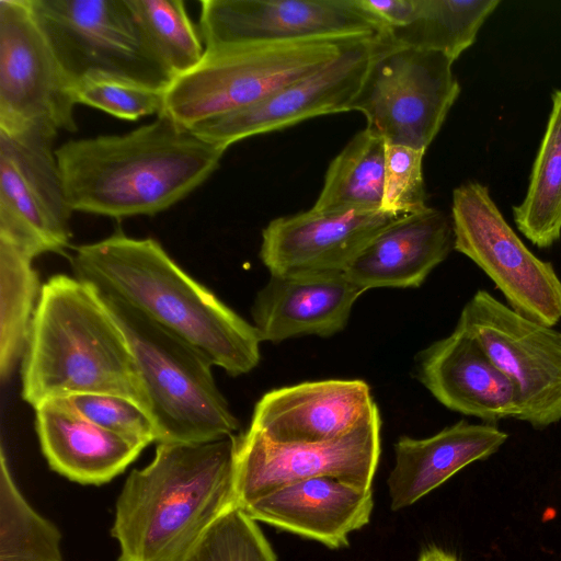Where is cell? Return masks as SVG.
<instances>
[{
    "mask_svg": "<svg viewBox=\"0 0 561 561\" xmlns=\"http://www.w3.org/2000/svg\"><path fill=\"white\" fill-rule=\"evenodd\" d=\"M226 150L160 113L123 135L69 140L56 156L72 211L127 218L184 199L219 168Z\"/></svg>",
    "mask_w": 561,
    "mask_h": 561,
    "instance_id": "1",
    "label": "cell"
},
{
    "mask_svg": "<svg viewBox=\"0 0 561 561\" xmlns=\"http://www.w3.org/2000/svg\"><path fill=\"white\" fill-rule=\"evenodd\" d=\"M454 249L476 263L505 297L508 307L548 327L561 319V279L506 222L478 182L453 192Z\"/></svg>",
    "mask_w": 561,
    "mask_h": 561,
    "instance_id": "9",
    "label": "cell"
},
{
    "mask_svg": "<svg viewBox=\"0 0 561 561\" xmlns=\"http://www.w3.org/2000/svg\"><path fill=\"white\" fill-rule=\"evenodd\" d=\"M363 39V38H362ZM354 39H314L205 51L164 92L162 114L183 127L251 106L333 59Z\"/></svg>",
    "mask_w": 561,
    "mask_h": 561,
    "instance_id": "6",
    "label": "cell"
},
{
    "mask_svg": "<svg viewBox=\"0 0 561 561\" xmlns=\"http://www.w3.org/2000/svg\"><path fill=\"white\" fill-rule=\"evenodd\" d=\"M354 39L310 75L245 108L206 121L191 129L201 138L228 149L248 137L271 133L308 118L351 111L370 62L389 38Z\"/></svg>",
    "mask_w": 561,
    "mask_h": 561,
    "instance_id": "15",
    "label": "cell"
},
{
    "mask_svg": "<svg viewBox=\"0 0 561 561\" xmlns=\"http://www.w3.org/2000/svg\"><path fill=\"white\" fill-rule=\"evenodd\" d=\"M236 435L199 444L157 445L134 469L115 505L111 535L118 561H185L234 500Z\"/></svg>",
    "mask_w": 561,
    "mask_h": 561,
    "instance_id": "3",
    "label": "cell"
},
{
    "mask_svg": "<svg viewBox=\"0 0 561 561\" xmlns=\"http://www.w3.org/2000/svg\"><path fill=\"white\" fill-rule=\"evenodd\" d=\"M144 36L175 79L195 68L205 55L202 37L181 0H129Z\"/></svg>",
    "mask_w": 561,
    "mask_h": 561,
    "instance_id": "29",
    "label": "cell"
},
{
    "mask_svg": "<svg viewBox=\"0 0 561 561\" xmlns=\"http://www.w3.org/2000/svg\"><path fill=\"white\" fill-rule=\"evenodd\" d=\"M94 290L128 343L157 444H199L234 435L240 424L216 385L210 359L125 301Z\"/></svg>",
    "mask_w": 561,
    "mask_h": 561,
    "instance_id": "5",
    "label": "cell"
},
{
    "mask_svg": "<svg viewBox=\"0 0 561 561\" xmlns=\"http://www.w3.org/2000/svg\"><path fill=\"white\" fill-rule=\"evenodd\" d=\"M75 105L28 0H0V131H75Z\"/></svg>",
    "mask_w": 561,
    "mask_h": 561,
    "instance_id": "11",
    "label": "cell"
},
{
    "mask_svg": "<svg viewBox=\"0 0 561 561\" xmlns=\"http://www.w3.org/2000/svg\"><path fill=\"white\" fill-rule=\"evenodd\" d=\"M456 328L483 348L514 383L520 421L545 428L561 421V332L514 311L480 289Z\"/></svg>",
    "mask_w": 561,
    "mask_h": 561,
    "instance_id": "10",
    "label": "cell"
},
{
    "mask_svg": "<svg viewBox=\"0 0 561 561\" xmlns=\"http://www.w3.org/2000/svg\"><path fill=\"white\" fill-rule=\"evenodd\" d=\"M185 561H277V558L256 520L232 504L207 527Z\"/></svg>",
    "mask_w": 561,
    "mask_h": 561,
    "instance_id": "30",
    "label": "cell"
},
{
    "mask_svg": "<svg viewBox=\"0 0 561 561\" xmlns=\"http://www.w3.org/2000/svg\"><path fill=\"white\" fill-rule=\"evenodd\" d=\"M61 533L25 500L0 453V561H62Z\"/></svg>",
    "mask_w": 561,
    "mask_h": 561,
    "instance_id": "28",
    "label": "cell"
},
{
    "mask_svg": "<svg viewBox=\"0 0 561 561\" xmlns=\"http://www.w3.org/2000/svg\"><path fill=\"white\" fill-rule=\"evenodd\" d=\"M75 276L114 296L203 352L230 376L253 370L262 342L248 322L188 275L152 238L116 231L79 245Z\"/></svg>",
    "mask_w": 561,
    "mask_h": 561,
    "instance_id": "2",
    "label": "cell"
},
{
    "mask_svg": "<svg viewBox=\"0 0 561 561\" xmlns=\"http://www.w3.org/2000/svg\"><path fill=\"white\" fill-rule=\"evenodd\" d=\"M205 51L314 39H362L389 30L362 0H203Z\"/></svg>",
    "mask_w": 561,
    "mask_h": 561,
    "instance_id": "13",
    "label": "cell"
},
{
    "mask_svg": "<svg viewBox=\"0 0 561 561\" xmlns=\"http://www.w3.org/2000/svg\"><path fill=\"white\" fill-rule=\"evenodd\" d=\"M33 257L0 240V377L23 357L42 286Z\"/></svg>",
    "mask_w": 561,
    "mask_h": 561,
    "instance_id": "27",
    "label": "cell"
},
{
    "mask_svg": "<svg viewBox=\"0 0 561 561\" xmlns=\"http://www.w3.org/2000/svg\"><path fill=\"white\" fill-rule=\"evenodd\" d=\"M425 151L386 144L381 211L402 217L428 207L422 174Z\"/></svg>",
    "mask_w": 561,
    "mask_h": 561,
    "instance_id": "32",
    "label": "cell"
},
{
    "mask_svg": "<svg viewBox=\"0 0 561 561\" xmlns=\"http://www.w3.org/2000/svg\"><path fill=\"white\" fill-rule=\"evenodd\" d=\"M417 561H458L453 554L436 548L430 547L421 552Z\"/></svg>",
    "mask_w": 561,
    "mask_h": 561,
    "instance_id": "35",
    "label": "cell"
},
{
    "mask_svg": "<svg viewBox=\"0 0 561 561\" xmlns=\"http://www.w3.org/2000/svg\"><path fill=\"white\" fill-rule=\"evenodd\" d=\"M518 230L536 247L549 248L561 237V90L533 164L526 196L513 207Z\"/></svg>",
    "mask_w": 561,
    "mask_h": 561,
    "instance_id": "25",
    "label": "cell"
},
{
    "mask_svg": "<svg viewBox=\"0 0 561 561\" xmlns=\"http://www.w3.org/2000/svg\"><path fill=\"white\" fill-rule=\"evenodd\" d=\"M35 427L50 469L85 485L110 482L145 448L84 419L66 398L37 405Z\"/></svg>",
    "mask_w": 561,
    "mask_h": 561,
    "instance_id": "22",
    "label": "cell"
},
{
    "mask_svg": "<svg viewBox=\"0 0 561 561\" xmlns=\"http://www.w3.org/2000/svg\"><path fill=\"white\" fill-rule=\"evenodd\" d=\"M164 92L107 77L83 79L72 88L76 104L94 107L128 121L159 115L164 104Z\"/></svg>",
    "mask_w": 561,
    "mask_h": 561,
    "instance_id": "31",
    "label": "cell"
},
{
    "mask_svg": "<svg viewBox=\"0 0 561 561\" xmlns=\"http://www.w3.org/2000/svg\"><path fill=\"white\" fill-rule=\"evenodd\" d=\"M508 438L495 424L459 421L426 438L401 436L387 485L392 511L420 501L468 465L496 453Z\"/></svg>",
    "mask_w": 561,
    "mask_h": 561,
    "instance_id": "23",
    "label": "cell"
},
{
    "mask_svg": "<svg viewBox=\"0 0 561 561\" xmlns=\"http://www.w3.org/2000/svg\"><path fill=\"white\" fill-rule=\"evenodd\" d=\"M398 218L381 210L313 208L278 217L262 231L260 257L271 275L345 272L367 244Z\"/></svg>",
    "mask_w": 561,
    "mask_h": 561,
    "instance_id": "16",
    "label": "cell"
},
{
    "mask_svg": "<svg viewBox=\"0 0 561 561\" xmlns=\"http://www.w3.org/2000/svg\"><path fill=\"white\" fill-rule=\"evenodd\" d=\"M417 371L426 389L451 411L491 424L520 417L514 383L478 342L458 328L420 354Z\"/></svg>",
    "mask_w": 561,
    "mask_h": 561,
    "instance_id": "18",
    "label": "cell"
},
{
    "mask_svg": "<svg viewBox=\"0 0 561 561\" xmlns=\"http://www.w3.org/2000/svg\"><path fill=\"white\" fill-rule=\"evenodd\" d=\"M21 379L22 398L34 409L50 399L101 393L126 398L149 414L122 330L94 288L66 274L42 285Z\"/></svg>",
    "mask_w": 561,
    "mask_h": 561,
    "instance_id": "4",
    "label": "cell"
},
{
    "mask_svg": "<svg viewBox=\"0 0 561 561\" xmlns=\"http://www.w3.org/2000/svg\"><path fill=\"white\" fill-rule=\"evenodd\" d=\"M376 410L364 380L307 381L266 392L255 404L249 428L274 444L328 443L352 432Z\"/></svg>",
    "mask_w": 561,
    "mask_h": 561,
    "instance_id": "17",
    "label": "cell"
},
{
    "mask_svg": "<svg viewBox=\"0 0 561 561\" xmlns=\"http://www.w3.org/2000/svg\"><path fill=\"white\" fill-rule=\"evenodd\" d=\"M66 399L80 415L107 431L145 447L157 443V431L150 415L126 398L88 393Z\"/></svg>",
    "mask_w": 561,
    "mask_h": 561,
    "instance_id": "33",
    "label": "cell"
},
{
    "mask_svg": "<svg viewBox=\"0 0 561 561\" xmlns=\"http://www.w3.org/2000/svg\"><path fill=\"white\" fill-rule=\"evenodd\" d=\"M373 507V489L319 477L282 486L242 508L256 522L340 549L369 523Z\"/></svg>",
    "mask_w": 561,
    "mask_h": 561,
    "instance_id": "20",
    "label": "cell"
},
{
    "mask_svg": "<svg viewBox=\"0 0 561 561\" xmlns=\"http://www.w3.org/2000/svg\"><path fill=\"white\" fill-rule=\"evenodd\" d=\"M56 137L38 129L0 131V240L33 259L62 252L71 238Z\"/></svg>",
    "mask_w": 561,
    "mask_h": 561,
    "instance_id": "12",
    "label": "cell"
},
{
    "mask_svg": "<svg viewBox=\"0 0 561 561\" xmlns=\"http://www.w3.org/2000/svg\"><path fill=\"white\" fill-rule=\"evenodd\" d=\"M379 411L348 434L320 444H274L248 428L236 435L234 500L244 507L291 483L332 477L373 489L380 456Z\"/></svg>",
    "mask_w": 561,
    "mask_h": 561,
    "instance_id": "14",
    "label": "cell"
},
{
    "mask_svg": "<svg viewBox=\"0 0 561 561\" xmlns=\"http://www.w3.org/2000/svg\"><path fill=\"white\" fill-rule=\"evenodd\" d=\"M362 3L390 32L411 22L417 0H362Z\"/></svg>",
    "mask_w": 561,
    "mask_h": 561,
    "instance_id": "34",
    "label": "cell"
},
{
    "mask_svg": "<svg viewBox=\"0 0 561 561\" xmlns=\"http://www.w3.org/2000/svg\"><path fill=\"white\" fill-rule=\"evenodd\" d=\"M446 55L394 43L373 58L351 111L386 144L426 150L460 93Z\"/></svg>",
    "mask_w": 561,
    "mask_h": 561,
    "instance_id": "8",
    "label": "cell"
},
{
    "mask_svg": "<svg viewBox=\"0 0 561 561\" xmlns=\"http://www.w3.org/2000/svg\"><path fill=\"white\" fill-rule=\"evenodd\" d=\"M454 248L453 221L432 207L402 216L381 230L346 268L365 291L422 285Z\"/></svg>",
    "mask_w": 561,
    "mask_h": 561,
    "instance_id": "21",
    "label": "cell"
},
{
    "mask_svg": "<svg viewBox=\"0 0 561 561\" xmlns=\"http://www.w3.org/2000/svg\"><path fill=\"white\" fill-rule=\"evenodd\" d=\"M499 4L497 0H417L411 22L391 30L390 37L399 45L438 51L455 61L474 43Z\"/></svg>",
    "mask_w": 561,
    "mask_h": 561,
    "instance_id": "26",
    "label": "cell"
},
{
    "mask_svg": "<svg viewBox=\"0 0 561 561\" xmlns=\"http://www.w3.org/2000/svg\"><path fill=\"white\" fill-rule=\"evenodd\" d=\"M386 141L365 128L331 161L313 205L320 211H379L383 196Z\"/></svg>",
    "mask_w": 561,
    "mask_h": 561,
    "instance_id": "24",
    "label": "cell"
},
{
    "mask_svg": "<svg viewBox=\"0 0 561 561\" xmlns=\"http://www.w3.org/2000/svg\"><path fill=\"white\" fill-rule=\"evenodd\" d=\"M363 293L345 272L271 275L251 307L253 325L262 342L331 336L346 327Z\"/></svg>",
    "mask_w": 561,
    "mask_h": 561,
    "instance_id": "19",
    "label": "cell"
},
{
    "mask_svg": "<svg viewBox=\"0 0 561 561\" xmlns=\"http://www.w3.org/2000/svg\"><path fill=\"white\" fill-rule=\"evenodd\" d=\"M72 88L115 78L165 91L174 80L146 41L129 0H28Z\"/></svg>",
    "mask_w": 561,
    "mask_h": 561,
    "instance_id": "7",
    "label": "cell"
}]
</instances>
